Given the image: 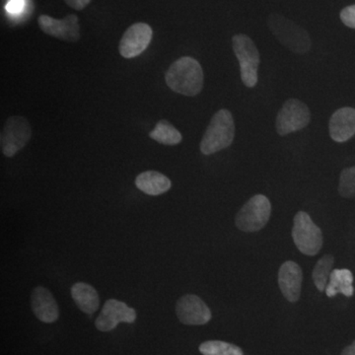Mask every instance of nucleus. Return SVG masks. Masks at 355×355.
<instances>
[{"mask_svg": "<svg viewBox=\"0 0 355 355\" xmlns=\"http://www.w3.org/2000/svg\"><path fill=\"white\" fill-rule=\"evenodd\" d=\"M165 80L175 93L195 97L202 92L203 87L202 65L193 58H180L166 72Z\"/></svg>", "mask_w": 355, "mask_h": 355, "instance_id": "nucleus-1", "label": "nucleus"}, {"mask_svg": "<svg viewBox=\"0 0 355 355\" xmlns=\"http://www.w3.org/2000/svg\"><path fill=\"white\" fill-rule=\"evenodd\" d=\"M235 137V123L229 110L221 109L214 114L200 141V151L211 155L227 148Z\"/></svg>", "mask_w": 355, "mask_h": 355, "instance_id": "nucleus-2", "label": "nucleus"}, {"mask_svg": "<svg viewBox=\"0 0 355 355\" xmlns=\"http://www.w3.org/2000/svg\"><path fill=\"white\" fill-rule=\"evenodd\" d=\"M268 26L279 43L292 53L304 55L312 48V41L304 28L284 16L270 14L268 18Z\"/></svg>", "mask_w": 355, "mask_h": 355, "instance_id": "nucleus-3", "label": "nucleus"}, {"mask_svg": "<svg viewBox=\"0 0 355 355\" xmlns=\"http://www.w3.org/2000/svg\"><path fill=\"white\" fill-rule=\"evenodd\" d=\"M233 51L240 64L243 83L248 88H254L259 80L260 53L253 40L247 35L238 34L232 38Z\"/></svg>", "mask_w": 355, "mask_h": 355, "instance_id": "nucleus-4", "label": "nucleus"}, {"mask_svg": "<svg viewBox=\"0 0 355 355\" xmlns=\"http://www.w3.org/2000/svg\"><path fill=\"white\" fill-rule=\"evenodd\" d=\"M292 238L301 253L315 256L323 246V235L321 229L313 222L309 214L299 211L294 217Z\"/></svg>", "mask_w": 355, "mask_h": 355, "instance_id": "nucleus-5", "label": "nucleus"}, {"mask_svg": "<svg viewBox=\"0 0 355 355\" xmlns=\"http://www.w3.org/2000/svg\"><path fill=\"white\" fill-rule=\"evenodd\" d=\"M32 137V128L24 116H14L4 123L0 133L1 153L6 157H13L22 150Z\"/></svg>", "mask_w": 355, "mask_h": 355, "instance_id": "nucleus-6", "label": "nucleus"}, {"mask_svg": "<svg viewBox=\"0 0 355 355\" xmlns=\"http://www.w3.org/2000/svg\"><path fill=\"white\" fill-rule=\"evenodd\" d=\"M272 214V205L263 195L250 198L236 216V226L244 232H257L265 227Z\"/></svg>", "mask_w": 355, "mask_h": 355, "instance_id": "nucleus-7", "label": "nucleus"}, {"mask_svg": "<svg viewBox=\"0 0 355 355\" xmlns=\"http://www.w3.org/2000/svg\"><path fill=\"white\" fill-rule=\"evenodd\" d=\"M311 112L305 103L289 99L279 110L277 118V132L280 137L302 130L309 125Z\"/></svg>", "mask_w": 355, "mask_h": 355, "instance_id": "nucleus-8", "label": "nucleus"}, {"mask_svg": "<svg viewBox=\"0 0 355 355\" xmlns=\"http://www.w3.org/2000/svg\"><path fill=\"white\" fill-rule=\"evenodd\" d=\"M153 28L146 23H135L128 27L121 37L119 51L121 57L133 58L139 57L148 48L153 40Z\"/></svg>", "mask_w": 355, "mask_h": 355, "instance_id": "nucleus-9", "label": "nucleus"}, {"mask_svg": "<svg viewBox=\"0 0 355 355\" xmlns=\"http://www.w3.org/2000/svg\"><path fill=\"white\" fill-rule=\"evenodd\" d=\"M137 319V312L125 303L109 299L103 306L101 313L96 319L95 326L101 331H111L120 323L132 324Z\"/></svg>", "mask_w": 355, "mask_h": 355, "instance_id": "nucleus-10", "label": "nucleus"}, {"mask_svg": "<svg viewBox=\"0 0 355 355\" xmlns=\"http://www.w3.org/2000/svg\"><path fill=\"white\" fill-rule=\"evenodd\" d=\"M40 29L53 38L76 43L80 39L79 19L74 14L65 16L64 19H55L48 15H41L38 18Z\"/></svg>", "mask_w": 355, "mask_h": 355, "instance_id": "nucleus-11", "label": "nucleus"}, {"mask_svg": "<svg viewBox=\"0 0 355 355\" xmlns=\"http://www.w3.org/2000/svg\"><path fill=\"white\" fill-rule=\"evenodd\" d=\"M176 313L178 319L189 326H202L211 320V311L205 301L193 294L184 295L178 300Z\"/></svg>", "mask_w": 355, "mask_h": 355, "instance_id": "nucleus-12", "label": "nucleus"}, {"mask_svg": "<svg viewBox=\"0 0 355 355\" xmlns=\"http://www.w3.org/2000/svg\"><path fill=\"white\" fill-rule=\"evenodd\" d=\"M303 273L300 266L292 261H287L280 266L279 284L284 297L291 302H296L300 298Z\"/></svg>", "mask_w": 355, "mask_h": 355, "instance_id": "nucleus-13", "label": "nucleus"}, {"mask_svg": "<svg viewBox=\"0 0 355 355\" xmlns=\"http://www.w3.org/2000/svg\"><path fill=\"white\" fill-rule=\"evenodd\" d=\"M31 306L35 316L43 323H53L60 317L57 301L46 287L38 286L33 291Z\"/></svg>", "mask_w": 355, "mask_h": 355, "instance_id": "nucleus-14", "label": "nucleus"}, {"mask_svg": "<svg viewBox=\"0 0 355 355\" xmlns=\"http://www.w3.org/2000/svg\"><path fill=\"white\" fill-rule=\"evenodd\" d=\"M329 130L331 139L336 142L347 141L355 135V109L345 107L336 110L331 116Z\"/></svg>", "mask_w": 355, "mask_h": 355, "instance_id": "nucleus-15", "label": "nucleus"}, {"mask_svg": "<svg viewBox=\"0 0 355 355\" xmlns=\"http://www.w3.org/2000/svg\"><path fill=\"white\" fill-rule=\"evenodd\" d=\"M137 189L148 196H159L171 189L172 183L169 178L157 171L141 173L135 179Z\"/></svg>", "mask_w": 355, "mask_h": 355, "instance_id": "nucleus-16", "label": "nucleus"}, {"mask_svg": "<svg viewBox=\"0 0 355 355\" xmlns=\"http://www.w3.org/2000/svg\"><path fill=\"white\" fill-rule=\"evenodd\" d=\"M71 296L74 302L85 314H94L100 305L99 294L94 287L85 282H76L71 287Z\"/></svg>", "mask_w": 355, "mask_h": 355, "instance_id": "nucleus-17", "label": "nucleus"}, {"mask_svg": "<svg viewBox=\"0 0 355 355\" xmlns=\"http://www.w3.org/2000/svg\"><path fill=\"white\" fill-rule=\"evenodd\" d=\"M354 275L347 268L334 270L330 275L326 294L328 297H334L336 294L342 293L347 297L354 295Z\"/></svg>", "mask_w": 355, "mask_h": 355, "instance_id": "nucleus-18", "label": "nucleus"}, {"mask_svg": "<svg viewBox=\"0 0 355 355\" xmlns=\"http://www.w3.org/2000/svg\"><path fill=\"white\" fill-rule=\"evenodd\" d=\"M149 137L164 146H177L183 139L181 132L167 120L159 121L154 130L149 132Z\"/></svg>", "mask_w": 355, "mask_h": 355, "instance_id": "nucleus-19", "label": "nucleus"}, {"mask_svg": "<svg viewBox=\"0 0 355 355\" xmlns=\"http://www.w3.org/2000/svg\"><path fill=\"white\" fill-rule=\"evenodd\" d=\"M334 263H335V259L331 254H324L323 258L318 261L315 266L312 277L315 286L320 292L326 291L331 273L333 272L331 268H333Z\"/></svg>", "mask_w": 355, "mask_h": 355, "instance_id": "nucleus-20", "label": "nucleus"}, {"mask_svg": "<svg viewBox=\"0 0 355 355\" xmlns=\"http://www.w3.org/2000/svg\"><path fill=\"white\" fill-rule=\"evenodd\" d=\"M200 352L202 355H244L237 345L221 340H209L202 343Z\"/></svg>", "mask_w": 355, "mask_h": 355, "instance_id": "nucleus-21", "label": "nucleus"}, {"mask_svg": "<svg viewBox=\"0 0 355 355\" xmlns=\"http://www.w3.org/2000/svg\"><path fill=\"white\" fill-rule=\"evenodd\" d=\"M338 193L343 198H355V166L343 170L340 177Z\"/></svg>", "mask_w": 355, "mask_h": 355, "instance_id": "nucleus-22", "label": "nucleus"}, {"mask_svg": "<svg viewBox=\"0 0 355 355\" xmlns=\"http://www.w3.org/2000/svg\"><path fill=\"white\" fill-rule=\"evenodd\" d=\"M340 20L345 26L355 29V4L354 6H349L345 7L340 11Z\"/></svg>", "mask_w": 355, "mask_h": 355, "instance_id": "nucleus-23", "label": "nucleus"}, {"mask_svg": "<svg viewBox=\"0 0 355 355\" xmlns=\"http://www.w3.org/2000/svg\"><path fill=\"white\" fill-rule=\"evenodd\" d=\"M24 7V0H10L7 3L6 10L11 14H18L22 11Z\"/></svg>", "mask_w": 355, "mask_h": 355, "instance_id": "nucleus-24", "label": "nucleus"}, {"mask_svg": "<svg viewBox=\"0 0 355 355\" xmlns=\"http://www.w3.org/2000/svg\"><path fill=\"white\" fill-rule=\"evenodd\" d=\"M65 3L67 4L69 7H71L72 9H76V10H83L86 7L89 6L91 0H64Z\"/></svg>", "mask_w": 355, "mask_h": 355, "instance_id": "nucleus-25", "label": "nucleus"}, {"mask_svg": "<svg viewBox=\"0 0 355 355\" xmlns=\"http://www.w3.org/2000/svg\"><path fill=\"white\" fill-rule=\"evenodd\" d=\"M340 355H355V340L352 345L345 347V349L343 350L342 354Z\"/></svg>", "mask_w": 355, "mask_h": 355, "instance_id": "nucleus-26", "label": "nucleus"}]
</instances>
